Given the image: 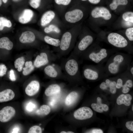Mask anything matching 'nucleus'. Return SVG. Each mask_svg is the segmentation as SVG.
<instances>
[{
	"instance_id": "f257e3e1",
	"label": "nucleus",
	"mask_w": 133,
	"mask_h": 133,
	"mask_svg": "<svg viewBox=\"0 0 133 133\" xmlns=\"http://www.w3.org/2000/svg\"><path fill=\"white\" fill-rule=\"evenodd\" d=\"M64 69L65 73L70 76H74L78 73V63L74 56L72 54L65 62Z\"/></svg>"
},
{
	"instance_id": "f03ea898",
	"label": "nucleus",
	"mask_w": 133,
	"mask_h": 133,
	"mask_svg": "<svg viewBox=\"0 0 133 133\" xmlns=\"http://www.w3.org/2000/svg\"><path fill=\"white\" fill-rule=\"evenodd\" d=\"M72 39L73 36L70 32H67L63 34L60 40L59 46L60 55H65L69 53L71 49Z\"/></svg>"
},
{
	"instance_id": "7ed1b4c3",
	"label": "nucleus",
	"mask_w": 133,
	"mask_h": 133,
	"mask_svg": "<svg viewBox=\"0 0 133 133\" xmlns=\"http://www.w3.org/2000/svg\"><path fill=\"white\" fill-rule=\"evenodd\" d=\"M108 42L113 46L118 48L126 47L128 45V42L123 36L118 33H112L107 37Z\"/></svg>"
},
{
	"instance_id": "20e7f679",
	"label": "nucleus",
	"mask_w": 133,
	"mask_h": 133,
	"mask_svg": "<svg viewBox=\"0 0 133 133\" xmlns=\"http://www.w3.org/2000/svg\"><path fill=\"white\" fill-rule=\"evenodd\" d=\"M83 16V13L81 10L76 9L67 12L65 14V17L67 22L74 23L81 20Z\"/></svg>"
},
{
	"instance_id": "39448f33",
	"label": "nucleus",
	"mask_w": 133,
	"mask_h": 133,
	"mask_svg": "<svg viewBox=\"0 0 133 133\" xmlns=\"http://www.w3.org/2000/svg\"><path fill=\"white\" fill-rule=\"evenodd\" d=\"M16 111L10 106L4 107L0 111V121L3 122H8L15 116Z\"/></svg>"
},
{
	"instance_id": "423d86ee",
	"label": "nucleus",
	"mask_w": 133,
	"mask_h": 133,
	"mask_svg": "<svg viewBox=\"0 0 133 133\" xmlns=\"http://www.w3.org/2000/svg\"><path fill=\"white\" fill-rule=\"evenodd\" d=\"M93 115V111L90 108L83 107L76 110L74 113V116L76 119L83 120L91 118Z\"/></svg>"
},
{
	"instance_id": "0eeeda50",
	"label": "nucleus",
	"mask_w": 133,
	"mask_h": 133,
	"mask_svg": "<svg viewBox=\"0 0 133 133\" xmlns=\"http://www.w3.org/2000/svg\"><path fill=\"white\" fill-rule=\"evenodd\" d=\"M91 15L93 18L102 17L107 20L110 19L112 17L109 10L103 7H98L95 8L92 11Z\"/></svg>"
},
{
	"instance_id": "6e6552de",
	"label": "nucleus",
	"mask_w": 133,
	"mask_h": 133,
	"mask_svg": "<svg viewBox=\"0 0 133 133\" xmlns=\"http://www.w3.org/2000/svg\"><path fill=\"white\" fill-rule=\"evenodd\" d=\"M124 59V57L122 55L118 54L115 56L113 58V62L108 65V69L109 72L113 74L117 73L119 71L120 65Z\"/></svg>"
},
{
	"instance_id": "1a4fd4ad",
	"label": "nucleus",
	"mask_w": 133,
	"mask_h": 133,
	"mask_svg": "<svg viewBox=\"0 0 133 133\" xmlns=\"http://www.w3.org/2000/svg\"><path fill=\"white\" fill-rule=\"evenodd\" d=\"M33 15V12L32 10L29 9H25L18 17V21L22 24H27L31 20Z\"/></svg>"
},
{
	"instance_id": "9d476101",
	"label": "nucleus",
	"mask_w": 133,
	"mask_h": 133,
	"mask_svg": "<svg viewBox=\"0 0 133 133\" xmlns=\"http://www.w3.org/2000/svg\"><path fill=\"white\" fill-rule=\"evenodd\" d=\"M40 87V84L38 81L36 80L32 81L26 87L25 93L29 96H33L38 92Z\"/></svg>"
},
{
	"instance_id": "9b49d317",
	"label": "nucleus",
	"mask_w": 133,
	"mask_h": 133,
	"mask_svg": "<svg viewBox=\"0 0 133 133\" xmlns=\"http://www.w3.org/2000/svg\"><path fill=\"white\" fill-rule=\"evenodd\" d=\"M107 55L106 50L103 48L97 53L94 52L90 53L89 55V58L95 63H98L106 58Z\"/></svg>"
},
{
	"instance_id": "f8f14e48",
	"label": "nucleus",
	"mask_w": 133,
	"mask_h": 133,
	"mask_svg": "<svg viewBox=\"0 0 133 133\" xmlns=\"http://www.w3.org/2000/svg\"><path fill=\"white\" fill-rule=\"evenodd\" d=\"M35 39V34L32 32L26 31L23 32L19 38V40L22 43H29L33 42Z\"/></svg>"
},
{
	"instance_id": "ddd939ff",
	"label": "nucleus",
	"mask_w": 133,
	"mask_h": 133,
	"mask_svg": "<svg viewBox=\"0 0 133 133\" xmlns=\"http://www.w3.org/2000/svg\"><path fill=\"white\" fill-rule=\"evenodd\" d=\"M49 61L47 54L45 52H42L40 55H37L36 57L34 65L36 67L39 68L47 64Z\"/></svg>"
},
{
	"instance_id": "4468645a",
	"label": "nucleus",
	"mask_w": 133,
	"mask_h": 133,
	"mask_svg": "<svg viewBox=\"0 0 133 133\" xmlns=\"http://www.w3.org/2000/svg\"><path fill=\"white\" fill-rule=\"evenodd\" d=\"M93 41L92 37L89 35L84 37L80 41L77 47L78 51H82L85 50Z\"/></svg>"
},
{
	"instance_id": "2eb2a0df",
	"label": "nucleus",
	"mask_w": 133,
	"mask_h": 133,
	"mask_svg": "<svg viewBox=\"0 0 133 133\" xmlns=\"http://www.w3.org/2000/svg\"><path fill=\"white\" fill-rule=\"evenodd\" d=\"M55 14L53 11L49 10L45 13L42 15L41 19V25L44 26L49 24L54 18Z\"/></svg>"
},
{
	"instance_id": "dca6fc26",
	"label": "nucleus",
	"mask_w": 133,
	"mask_h": 133,
	"mask_svg": "<svg viewBox=\"0 0 133 133\" xmlns=\"http://www.w3.org/2000/svg\"><path fill=\"white\" fill-rule=\"evenodd\" d=\"M15 96V93L12 90L9 89H6L0 92V102L11 100Z\"/></svg>"
},
{
	"instance_id": "f3484780",
	"label": "nucleus",
	"mask_w": 133,
	"mask_h": 133,
	"mask_svg": "<svg viewBox=\"0 0 133 133\" xmlns=\"http://www.w3.org/2000/svg\"><path fill=\"white\" fill-rule=\"evenodd\" d=\"M60 90L61 88L59 85L56 84H52L46 89L45 93L46 96H49L59 93Z\"/></svg>"
},
{
	"instance_id": "a211bd4d",
	"label": "nucleus",
	"mask_w": 133,
	"mask_h": 133,
	"mask_svg": "<svg viewBox=\"0 0 133 133\" xmlns=\"http://www.w3.org/2000/svg\"><path fill=\"white\" fill-rule=\"evenodd\" d=\"M13 46V43L8 37H4L0 38V48L10 50L12 49Z\"/></svg>"
},
{
	"instance_id": "6ab92c4d",
	"label": "nucleus",
	"mask_w": 133,
	"mask_h": 133,
	"mask_svg": "<svg viewBox=\"0 0 133 133\" xmlns=\"http://www.w3.org/2000/svg\"><path fill=\"white\" fill-rule=\"evenodd\" d=\"M84 77L87 79L91 80H95L99 77L97 72L89 68H86L83 72Z\"/></svg>"
},
{
	"instance_id": "aec40b11",
	"label": "nucleus",
	"mask_w": 133,
	"mask_h": 133,
	"mask_svg": "<svg viewBox=\"0 0 133 133\" xmlns=\"http://www.w3.org/2000/svg\"><path fill=\"white\" fill-rule=\"evenodd\" d=\"M44 71L46 75L52 78L56 77L59 73L55 67L51 65H49L46 67L44 68Z\"/></svg>"
},
{
	"instance_id": "412c9836",
	"label": "nucleus",
	"mask_w": 133,
	"mask_h": 133,
	"mask_svg": "<svg viewBox=\"0 0 133 133\" xmlns=\"http://www.w3.org/2000/svg\"><path fill=\"white\" fill-rule=\"evenodd\" d=\"M78 97V94L76 92L73 91L70 93L67 96L65 101L66 104L70 106L76 101Z\"/></svg>"
},
{
	"instance_id": "4be33fe9",
	"label": "nucleus",
	"mask_w": 133,
	"mask_h": 133,
	"mask_svg": "<svg viewBox=\"0 0 133 133\" xmlns=\"http://www.w3.org/2000/svg\"><path fill=\"white\" fill-rule=\"evenodd\" d=\"M44 40L47 43L54 46L59 47L60 44V41L59 39L53 38L48 36H45Z\"/></svg>"
},
{
	"instance_id": "5701e85b",
	"label": "nucleus",
	"mask_w": 133,
	"mask_h": 133,
	"mask_svg": "<svg viewBox=\"0 0 133 133\" xmlns=\"http://www.w3.org/2000/svg\"><path fill=\"white\" fill-rule=\"evenodd\" d=\"M25 67L23 68V75L26 76L29 75L33 70L34 67L31 61H27L25 64Z\"/></svg>"
},
{
	"instance_id": "b1692460",
	"label": "nucleus",
	"mask_w": 133,
	"mask_h": 133,
	"mask_svg": "<svg viewBox=\"0 0 133 133\" xmlns=\"http://www.w3.org/2000/svg\"><path fill=\"white\" fill-rule=\"evenodd\" d=\"M50 111V107L47 105H43L36 111V114L39 115L44 116L48 114Z\"/></svg>"
},
{
	"instance_id": "393cba45",
	"label": "nucleus",
	"mask_w": 133,
	"mask_h": 133,
	"mask_svg": "<svg viewBox=\"0 0 133 133\" xmlns=\"http://www.w3.org/2000/svg\"><path fill=\"white\" fill-rule=\"evenodd\" d=\"M127 0H113L112 2L110 5V9L112 10L116 9L119 5H127Z\"/></svg>"
},
{
	"instance_id": "a878e982",
	"label": "nucleus",
	"mask_w": 133,
	"mask_h": 133,
	"mask_svg": "<svg viewBox=\"0 0 133 133\" xmlns=\"http://www.w3.org/2000/svg\"><path fill=\"white\" fill-rule=\"evenodd\" d=\"M12 24L11 21L2 17H0V31L2 30L5 27H11Z\"/></svg>"
},
{
	"instance_id": "bb28decb",
	"label": "nucleus",
	"mask_w": 133,
	"mask_h": 133,
	"mask_svg": "<svg viewBox=\"0 0 133 133\" xmlns=\"http://www.w3.org/2000/svg\"><path fill=\"white\" fill-rule=\"evenodd\" d=\"M25 59L23 57H21L17 59L14 63L15 68L17 69L19 72L21 71L25 63Z\"/></svg>"
},
{
	"instance_id": "cd10ccee",
	"label": "nucleus",
	"mask_w": 133,
	"mask_h": 133,
	"mask_svg": "<svg viewBox=\"0 0 133 133\" xmlns=\"http://www.w3.org/2000/svg\"><path fill=\"white\" fill-rule=\"evenodd\" d=\"M44 32L46 33H49L52 32H54L56 33H59L60 32L59 28L55 25L51 24L47 27L45 28L44 29Z\"/></svg>"
},
{
	"instance_id": "c85d7f7f",
	"label": "nucleus",
	"mask_w": 133,
	"mask_h": 133,
	"mask_svg": "<svg viewBox=\"0 0 133 133\" xmlns=\"http://www.w3.org/2000/svg\"><path fill=\"white\" fill-rule=\"evenodd\" d=\"M122 17L124 21L133 23V13L131 12H126L122 15Z\"/></svg>"
},
{
	"instance_id": "c756f323",
	"label": "nucleus",
	"mask_w": 133,
	"mask_h": 133,
	"mask_svg": "<svg viewBox=\"0 0 133 133\" xmlns=\"http://www.w3.org/2000/svg\"><path fill=\"white\" fill-rule=\"evenodd\" d=\"M29 133H42L41 128L38 126H34L31 127L28 132Z\"/></svg>"
},
{
	"instance_id": "7c9ffc66",
	"label": "nucleus",
	"mask_w": 133,
	"mask_h": 133,
	"mask_svg": "<svg viewBox=\"0 0 133 133\" xmlns=\"http://www.w3.org/2000/svg\"><path fill=\"white\" fill-rule=\"evenodd\" d=\"M126 35L130 41H133V28H129L127 29L125 32Z\"/></svg>"
},
{
	"instance_id": "2f4dec72",
	"label": "nucleus",
	"mask_w": 133,
	"mask_h": 133,
	"mask_svg": "<svg viewBox=\"0 0 133 133\" xmlns=\"http://www.w3.org/2000/svg\"><path fill=\"white\" fill-rule=\"evenodd\" d=\"M99 105L97 103H92L91 105V107L95 111L100 113H102L103 112L101 105Z\"/></svg>"
},
{
	"instance_id": "473e14b6",
	"label": "nucleus",
	"mask_w": 133,
	"mask_h": 133,
	"mask_svg": "<svg viewBox=\"0 0 133 133\" xmlns=\"http://www.w3.org/2000/svg\"><path fill=\"white\" fill-rule=\"evenodd\" d=\"M41 0H30L29 4L33 8L36 9L40 6Z\"/></svg>"
},
{
	"instance_id": "72a5a7b5",
	"label": "nucleus",
	"mask_w": 133,
	"mask_h": 133,
	"mask_svg": "<svg viewBox=\"0 0 133 133\" xmlns=\"http://www.w3.org/2000/svg\"><path fill=\"white\" fill-rule=\"evenodd\" d=\"M35 104L32 102H30L28 103L26 105V109L28 112H31L35 109Z\"/></svg>"
},
{
	"instance_id": "f704fd0d",
	"label": "nucleus",
	"mask_w": 133,
	"mask_h": 133,
	"mask_svg": "<svg viewBox=\"0 0 133 133\" xmlns=\"http://www.w3.org/2000/svg\"><path fill=\"white\" fill-rule=\"evenodd\" d=\"M116 83L115 81H111L109 85L110 91L111 93L113 94L115 93L116 92Z\"/></svg>"
},
{
	"instance_id": "c9c22d12",
	"label": "nucleus",
	"mask_w": 133,
	"mask_h": 133,
	"mask_svg": "<svg viewBox=\"0 0 133 133\" xmlns=\"http://www.w3.org/2000/svg\"><path fill=\"white\" fill-rule=\"evenodd\" d=\"M71 0H54L55 3L57 4L66 6L69 4Z\"/></svg>"
},
{
	"instance_id": "e433bc0d",
	"label": "nucleus",
	"mask_w": 133,
	"mask_h": 133,
	"mask_svg": "<svg viewBox=\"0 0 133 133\" xmlns=\"http://www.w3.org/2000/svg\"><path fill=\"white\" fill-rule=\"evenodd\" d=\"M125 95L122 94L120 95L117 98L116 102L118 105L124 104L125 100Z\"/></svg>"
},
{
	"instance_id": "4c0bfd02",
	"label": "nucleus",
	"mask_w": 133,
	"mask_h": 133,
	"mask_svg": "<svg viewBox=\"0 0 133 133\" xmlns=\"http://www.w3.org/2000/svg\"><path fill=\"white\" fill-rule=\"evenodd\" d=\"M7 70L6 66L4 64L0 65V77H2L6 73Z\"/></svg>"
},
{
	"instance_id": "58836bf2",
	"label": "nucleus",
	"mask_w": 133,
	"mask_h": 133,
	"mask_svg": "<svg viewBox=\"0 0 133 133\" xmlns=\"http://www.w3.org/2000/svg\"><path fill=\"white\" fill-rule=\"evenodd\" d=\"M126 127L129 130L132 131H133V121H128L125 124Z\"/></svg>"
},
{
	"instance_id": "ea45409f",
	"label": "nucleus",
	"mask_w": 133,
	"mask_h": 133,
	"mask_svg": "<svg viewBox=\"0 0 133 133\" xmlns=\"http://www.w3.org/2000/svg\"><path fill=\"white\" fill-rule=\"evenodd\" d=\"M123 81L120 78L118 79L116 84V87L117 89H120L123 86Z\"/></svg>"
},
{
	"instance_id": "a19ab883",
	"label": "nucleus",
	"mask_w": 133,
	"mask_h": 133,
	"mask_svg": "<svg viewBox=\"0 0 133 133\" xmlns=\"http://www.w3.org/2000/svg\"><path fill=\"white\" fill-rule=\"evenodd\" d=\"M133 82L132 80H127L125 84L123 85L122 86H127L129 88H132L133 87Z\"/></svg>"
},
{
	"instance_id": "79ce46f5",
	"label": "nucleus",
	"mask_w": 133,
	"mask_h": 133,
	"mask_svg": "<svg viewBox=\"0 0 133 133\" xmlns=\"http://www.w3.org/2000/svg\"><path fill=\"white\" fill-rule=\"evenodd\" d=\"M10 78L12 81H15L16 80V78L13 70L11 69L10 71Z\"/></svg>"
},
{
	"instance_id": "37998d69",
	"label": "nucleus",
	"mask_w": 133,
	"mask_h": 133,
	"mask_svg": "<svg viewBox=\"0 0 133 133\" xmlns=\"http://www.w3.org/2000/svg\"><path fill=\"white\" fill-rule=\"evenodd\" d=\"M89 133H103V131L100 129H94L90 131Z\"/></svg>"
},
{
	"instance_id": "c03bdc74",
	"label": "nucleus",
	"mask_w": 133,
	"mask_h": 133,
	"mask_svg": "<svg viewBox=\"0 0 133 133\" xmlns=\"http://www.w3.org/2000/svg\"><path fill=\"white\" fill-rule=\"evenodd\" d=\"M100 88L102 90H105L107 89L108 87L105 82H103L101 83L100 86Z\"/></svg>"
},
{
	"instance_id": "a18cd8bd",
	"label": "nucleus",
	"mask_w": 133,
	"mask_h": 133,
	"mask_svg": "<svg viewBox=\"0 0 133 133\" xmlns=\"http://www.w3.org/2000/svg\"><path fill=\"white\" fill-rule=\"evenodd\" d=\"M122 92L124 93H128L130 90V89L127 86H122Z\"/></svg>"
},
{
	"instance_id": "49530a36",
	"label": "nucleus",
	"mask_w": 133,
	"mask_h": 133,
	"mask_svg": "<svg viewBox=\"0 0 133 133\" xmlns=\"http://www.w3.org/2000/svg\"><path fill=\"white\" fill-rule=\"evenodd\" d=\"M101 106L102 109L103 111L107 112L108 111L109 107L107 105L105 104H102Z\"/></svg>"
},
{
	"instance_id": "de8ad7c7",
	"label": "nucleus",
	"mask_w": 133,
	"mask_h": 133,
	"mask_svg": "<svg viewBox=\"0 0 133 133\" xmlns=\"http://www.w3.org/2000/svg\"><path fill=\"white\" fill-rule=\"evenodd\" d=\"M83 1H85L87 0H81ZM90 3L93 4H97L100 1V0H88Z\"/></svg>"
},
{
	"instance_id": "09e8293b",
	"label": "nucleus",
	"mask_w": 133,
	"mask_h": 133,
	"mask_svg": "<svg viewBox=\"0 0 133 133\" xmlns=\"http://www.w3.org/2000/svg\"><path fill=\"white\" fill-rule=\"evenodd\" d=\"M125 97L126 100L130 101H131L132 99V96L129 94H126L125 95Z\"/></svg>"
},
{
	"instance_id": "8fccbe9b",
	"label": "nucleus",
	"mask_w": 133,
	"mask_h": 133,
	"mask_svg": "<svg viewBox=\"0 0 133 133\" xmlns=\"http://www.w3.org/2000/svg\"><path fill=\"white\" fill-rule=\"evenodd\" d=\"M19 128L17 127H16L13 129L11 133H18L19 132Z\"/></svg>"
},
{
	"instance_id": "3c124183",
	"label": "nucleus",
	"mask_w": 133,
	"mask_h": 133,
	"mask_svg": "<svg viewBox=\"0 0 133 133\" xmlns=\"http://www.w3.org/2000/svg\"><path fill=\"white\" fill-rule=\"evenodd\" d=\"M97 103L101 105L102 104V100L100 97H98L97 99Z\"/></svg>"
},
{
	"instance_id": "603ef678",
	"label": "nucleus",
	"mask_w": 133,
	"mask_h": 133,
	"mask_svg": "<svg viewBox=\"0 0 133 133\" xmlns=\"http://www.w3.org/2000/svg\"><path fill=\"white\" fill-rule=\"evenodd\" d=\"M111 81L108 79H107L105 81V83L109 87V85Z\"/></svg>"
},
{
	"instance_id": "864d4df0",
	"label": "nucleus",
	"mask_w": 133,
	"mask_h": 133,
	"mask_svg": "<svg viewBox=\"0 0 133 133\" xmlns=\"http://www.w3.org/2000/svg\"><path fill=\"white\" fill-rule=\"evenodd\" d=\"M131 74L133 75V67H132L131 69Z\"/></svg>"
},
{
	"instance_id": "5fc2aeb1",
	"label": "nucleus",
	"mask_w": 133,
	"mask_h": 133,
	"mask_svg": "<svg viewBox=\"0 0 133 133\" xmlns=\"http://www.w3.org/2000/svg\"><path fill=\"white\" fill-rule=\"evenodd\" d=\"M3 2L5 3L7 2L8 0H2Z\"/></svg>"
},
{
	"instance_id": "6e6d98bb",
	"label": "nucleus",
	"mask_w": 133,
	"mask_h": 133,
	"mask_svg": "<svg viewBox=\"0 0 133 133\" xmlns=\"http://www.w3.org/2000/svg\"><path fill=\"white\" fill-rule=\"evenodd\" d=\"M13 1L15 2H18L20 1L21 0H12Z\"/></svg>"
},
{
	"instance_id": "4d7b16f0",
	"label": "nucleus",
	"mask_w": 133,
	"mask_h": 133,
	"mask_svg": "<svg viewBox=\"0 0 133 133\" xmlns=\"http://www.w3.org/2000/svg\"><path fill=\"white\" fill-rule=\"evenodd\" d=\"M2 0H0V7L1 5L2 4Z\"/></svg>"
},
{
	"instance_id": "13d9d810",
	"label": "nucleus",
	"mask_w": 133,
	"mask_h": 133,
	"mask_svg": "<svg viewBox=\"0 0 133 133\" xmlns=\"http://www.w3.org/2000/svg\"><path fill=\"white\" fill-rule=\"evenodd\" d=\"M67 133H74L72 132H71V131H69V132H67Z\"/></svg>"
},
{
	"instance_id": "bf43d9fd",
	"label": "nucleus",
	"mask_w": 133,
	"mask_h": 133,
	"mask_svg": "<svg viewBox=\"0 0 133 133\" xmlns=\"http://www.w3.org/2000/svg\"><path fill=\"white\" fill-rule=\"evenodd\" d=\"M61 133H66V132L65 131H62L60 132Z\"/></svg>"
},
{
	"instance_id": "052dcab7",
	"label": "nucleus",
	"mask_w": 133,
	"mask_h": 133,
	"mask_svg": "<svg viewBox=\"0 0 133 133\" xmlns=\"http://www.w3.org/2000/svg\"><path fill=\"white\" fill-rule=\"evenodd\" d=\"M132 109L133 110V105H132Z\"/></svg>"
}]
</instances>
